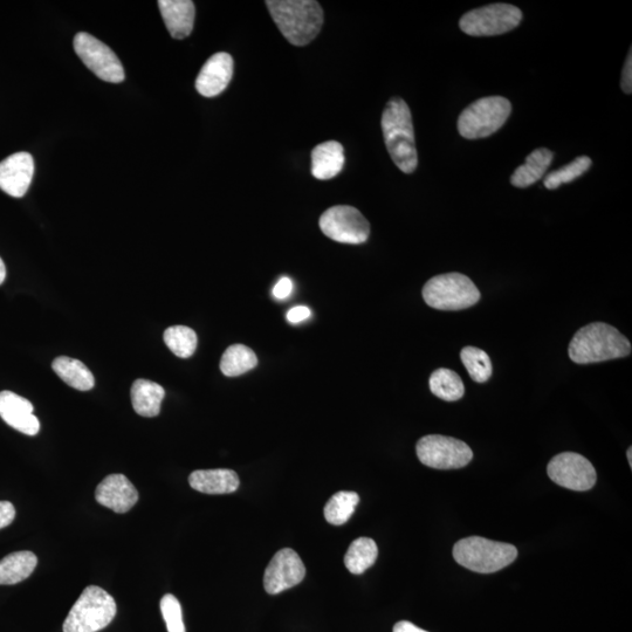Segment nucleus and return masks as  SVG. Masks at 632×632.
<instances>
[{
	"label": "nucleus",
	"mask_w": 632,
	"mask_h": 632,
	"mask_svg": "<svg viewBox=\"0 0 632 632\" xmlns=\"http://www.w3.org/2000/svg\"><path fill=\"white\" fill-rule=\"evenodd\" d=\"M266 5L280 32L294 46L312 43L324 25V11L314 0H267Z\"/></svg>",
	"instance_id": "f257e3e1"
},
{
	"label": "nucleus",
	"mask_w": 632,
	"mask_h": 632,
	"mask_svg": "<svg viewBox=\"0 0 632 632\" xmlns=\"http://www.w3.org/2000/svg\"><path fill=\"white\" fill-rule=\"evenodd\" d=\"M382 132L391 160L404 174L418 166L414 125L410 108L403 99H391L382 115Z\"/></svg>",
	"instance_id": "f03ea898"
},
{
	"label": "nucleus",
	"mask_w": 632,
	"mask_h": 632,
	"mask_svg": "<svg viewBox=\"0 0 632 632\" xmlns=\"http://www.w3.org/2000/svg\"><path fill=\"white\" fill-rule=\"evenodd\" d=\"M631 353V343L613 326L594 322L582 327L569 343L570 360L577 364L622 359Z\"/></svg>",
	"instance_id": "7ed1b4c3"
},
{
	"label": "nucleus",
	"mask_w": 632,
	"mask_h": 632,
	"mask_svg": "<svg viewBox=\"0 0 632 632\" xmlns=\"http://www.w3.org/2000/svg\"><path fill=\"white\" fill-rule=\"evenodd\" d=\"M453 558L472 572L492 574L510 566L518 558V549L504 542L470 537L457 542Z\"/></svg>",
	"instance_id": "20e7f679"
},
{
	"label": "nucleus",
	"mask_w": 632,
	"mask_h": 632,
	"mask_svg": "<svg viewBox=\"0 0 632 632\" xmlns=\"http://www.w3.org/2000/svg\"><path fill=\"white\" fill-rule=\"evenodd\" d=\"M118 613L112 595L100 587L89 586L72 607L64 622V632H99L111 624Z\"/></svg>",
	"instance_id": "39448f33"
},
{
	"label": "nucleus",
	"mask_w": 632,
	"mask_h": 632,
	"mask_svg": "<svg viewBox=\"0 0 632 632\" xmlns=\"http://www.w3.org/2000/svg\"><path fill=\"white\" fill-rule=\"evenodd\" d=\"M512 113L503 96H489L466 107L458 119V132L467 140L485 139L503 127Z\"/></svg>",
	"instance_id": "423d86ee"
},
{
	"label": "nucleus",
	"mask_w": 632,
	"mask_h": 632,
	"mask_svg": "<svg viewBox=\"0 0 632 632\" xmlns=\"http://www.w3.org/2000/svg\"><path fill=\"white\" fill-rule=\"evenodd\" d=\"M427 305L439 311H462L477 304L480 292L462 273H446L431 278L423 288Z\"/></svg>",
	"instance_id": "0eeeda50"
},
{
	"label": "nucleus",
	"mask_w": 632,
	"mask_h": 632,
	"mask_svg": "<svg viewBox=\"0 0 632 632\" xmlns=\"http://www.w3.org/2000/svg\"><path fill=\"white\" fill-rule=\"evenodd\" d=\"M522 12L511 4H491L470 12L460 19V29L472 37H493L518 27Z\"/></svg>",
	"instance_id": "6e6552de"
},
{
	"label": "nucleus",
	"mask_w": 632,
	"mask_h": 632,
	"mask_svg": "<svg viewBox=\"0 0 632 632\" xmlns=\"http://www.w3.org/2000/svg\"><path fill=\"white\" fill-rule=\"evenodd\" d=\"M416 452L419 462L437 470L463 469L473 458L469 445L459 439L441 435L419 439Z\"/></svg>",
	"instance_id": "1a4fd4ad"
},
{
	"label": "nucleus",
	"mask_w": 632,
	"mask_h": 632,
	"mask_svg": "<svg viewBox=\"0 0 632 632\" xmlns=\"http://www.w3.org/2000/svg\"><path fill=\"white\" fill-rule=\"evenodd\" d=\"M74 50L89 70L99 79L120 84L126 78L125 68L111 47L91 36L80 32L74 38Z\"/></svg>",
	"instance_id": "9d476101"
},
{
	"label": "nucleus",
	"mask_w": 632,
	"mask_h": 632,
	"mask_svg": "<svg viewBox=\"0 0 632 632\" xmlns=\"http://www.w3.org/2000/svg\"><path fill=\"white\" fill-rule=\"evenodd\" d=\"M319 225L325 236L343 244H363L370 235L367 219L359 210L348 205L333 206L325 211Z\"/></svg>",
	"instance_id": "9b49d317"
},
{
	"label": "nucleus",
	"mask_w": 632,
	"mask_h": 632,
	"mask_svg": "<svg viewBox=\"0 0 632 632\" xmlns=\"http://www.w3.org/2000/svg\"><path fill=\"white\" fill-rule=\"evenodd\" d=\"M547 473L555 484L577 492L592 490L597 480L593 464L575 452L555 456L548 464Z\"/></svg>",
	"instance_id": "f8f14e48"
},
{
	"label": "nucleus",
	"mask_w": 632,
	"mask_h": 632,
	"mask_svg": "<svg viewBox=\"0 0 632 632\" xmlns=\"http://www.w3.org/2000/svg\"><path fill=\"white\" fill-rule=\"evenodd\" d=\"M306 576V567L293 549L285 548L273 556L264 575L267 594L277 595L298 586Z\"/></svg>",
	"instance_id": "ddd939ff"
},
{
	"label": "nucleus",
	"mask_w": 632,
	"mask_h": 632,
	"mask_svg": "<svg viewBox=\"0 0 632 632\" xmlns=\"http://www.w3.org/2000/svg\"><path fill=\"white\" fill-rule=\"evenodd\" d=\"M34 175V160L29 153H17L0 162V189L22 198L29 191Z\"/></svg>",
	"instance_id": "4468645a"
},
{
	"label": "nucleus",
	"mask_w": 632,
	"mask_h": 632,
	"mask_svg": "<svg viewBox=\"0 0 632 632\" xmlns=\"http://www.w3.org/2000/svg\"><path fill=\"white\" fill-rule=\"evenodd\" d=\"M95 499L115 513H127L139 501V492L123 474H111L102 480L95 491Z\"/></svg>",
	"instance_id": "2eb2a0df"
},
{
	"label": "nucleus",
	"mask_w": 632,
	"mask_h": 632,
	"mask_svg": "<svg viewBox=\"0 0 632 632\" xmlns=\"http://www.w3.org/2000/svg\"><path fill=\"white\" fill-rule=\"evenodd\" d=\"M33 404L12 391L0 393V417L11 428L27 436H36L40 430L39 419L33 414Z\"/></svg>",
	"instance_id": "dca6fc26"
},
{
	"label": "nucleus",
	"mask_w": 632,
	"mask_h": 632,
	"mask_svg": "<svg viewBox=\"0 0 632 632\" xmlns=\"http://www.w3.org/2000/svg\"><path fill=\"white\" fill-rule=\"evenodd\" d=\"M232 77V57L228 53L219 52L206 61L199 72L196 80L197 92L205 98H215L225 91Z\"/></svg>",
	"instance_id": "f3484780"
},
{
	"label": "nucleus",
	"mask_w": 632,
	"mask_h": 632,
	"mask_svg": "<svg viewBox=\"0 0 632 632\" xmlns=\"http://www.w3.org/2000/svg\"><path fill=\"white\" fill-rule=\"evenodd\" d=\"M161 15L170 36L174 39L188 38L194 30L196 9L190 0H160Z\"/></svg>",
	"instance_id": "a211bd4d"
},
{
	"label": "nucleus",
	"mask_w": 632,
	"mask_h": 632,
	"mask_svg": "<svg viewBox=\"0 0 632 632\" xmlns=\"http://www.w3.org/2000/svg\"><path fill=\"white\" fill-rule=\"evenodd\" d=\"M345 162V149L341 143H321L312 151V174L320 181L332 180L341 173Z\"/></svg>",
	"instance_id": "6ab92c4d"
},
{
	"label": "nucleus",
	"mask_w": 632,
	"mask_h": 632,
	"mask_svg": "<svg viewBox=\"0 0 632 632\" xmlns=\"http://www.w3.org/2000/svg\"><path fill=\"white\" fill-rule=\"evenodd\" d=\"M192 489L205 494H229L240 485L238 474L228 469L198 470L189 477Z\"/></svg>",
	"instance_id": "aec40b11"
},
{
	"label": "nucleus",
	"mask_w": 632,
	"mask_h": 632,
	"mask_svg": "<svg viewBox=\"0 0 632 632\" xmlns=\"http://www.w3.org/2000/svg\"><path fill=\"white\" fill-rule=\"evenodd\" d=\"M554 160V154L546 148H539L528 155L526 162L514 171L511 177L513 187L525 189L544 178Z\"/></svg>",
	"instance_id": "412c9836"
},
{
	"label": "nucleus",
	"mask_w": 632,
	"mask_h": 632,
	"mask_svg": "<svg viewBox=\"0 0 632 632\" xmlns=\"http://www.w3.org/2000/svg\"><path fill=\"white\" fill-rule=\"evenodd\" d=\"M130 395L136 414L150 418L160 415L166 390L158 383L141 379L134 382Z\"/></svg>",
	"instance_id": "4be33fe9"
},
{
	"label": "nucleus",
	"mask_w": 632,
	"mask_h": 632,
	"mask_svg": "<svg viewBox=\"0 0 632 632\" xmlns=\"http://www.w3.org/2000/svg\"><path fill=\"white\" fill-rule=\"evenodd\" d=\"M37 565V555L29 551L6 556L0 560V586L17 585L29 579Z\"/></svg>",
	"instance_id": "5701e85b"
},
{
	"label": "nucleus",
	"mask_w": 632,
	"mask_h": 632,
	"mask_svg": "<svg viewBox=\"0 0 632 632\" xmlns=\"http://www.w3.org/2000/svg\"><path fill=\"white\" fill-rule=\"evenodd\" d=\"M54 372L75 390L88 391L94 388V376L84 363L72 357L60 356L52 363Z\"/></svg>",
	"instance_id": "b1692460"
},
{
	"label": "nucleus",
	"mask_w": 632,
	"mask_h": 632,
	"mask_svg": "<svg viewBox=\"0 0 632 632\" xmlns=\"http://www.w3.org/2000/svg\"><path fill=\"white\" fill-rule=\"evenodd\" d=\"M379 556L376 542L369 538H359L352 542L345 556V565L350 573L360 575L374 566Z\"/></svg>",
	"instance_id": "393cba45"
},
{
	"label": "nucleus",
	"mask_w": 632,
	"mask_h": 632,
	"mask_svg": "<svg viewBox=\"0 0 632 632\" xmlns=\"http://www.w3.org/2000/svg\"><path fill=\"white\" fill-rule=\"evenodd\" d=\"M429 386L432 394L446 402L458 401L465 394L462 379L451 369H437L430 376Z\"/></svg>",
	"instance_id": "a878e982"
},
{
	"label": "nucleus",
	"mask_w": 632,
	"mask_h": 632,
	"mask_svg": "<svg viewBox=\"0 0 632 632\" xmlns=\"http://www.w3.org/2000/svg\"><path fill=\"white\" fill-rule=\"evenodd\" d=\"M258 366V357L244 345H233L225 350L221 360V370L225 376L237 377Z\"/></svg>",
	"instance_id": "bb28decb"
},
{
	"label": "nucleus",
	"mask_w": 632,
	"mask_h": 632,
	"mask_svg": "<svg viewBox=\"0 0 632 632\" xmlns=\"http://www.w3.org/2000/svg\"><path fill=\"white\" fill-rule=\"evenodd\" d=\"M359 503V494L355 492L342 491L335 493L325 506V518L331 525H345L352 518Z\"/></svg>",
	"instance_id": "cd10ccee"
},
{
	"label": "nucleus",
	"mask_w": 632,
	"mask_h": 632,
	"mask_svg": "<svg viewBox=\"0 0 632 632\" xmlns=\"http://www.w3.org/2000/svg\"><path fill=\"white\" fill-rule=\"evenodd\" d=\"M164 342L176 356L189 359L196 352L197 334L187 326L169 327L163 334Z\"/></svg>",
	"instance_id": "c85d7f7f"
},
{
	"label": "nucleus",
	"mask_w": 632,
	"mask_h": 632,
	"mask_svg": "<svg viewBox=\"0 0 632 632\" xmlns=\"http://www.w3.org/2000/svg\"><path fill=\"white\" fill-rule=\"evenodd\" d=\"M460 359L474 382L485 383L491 379L492 362L484 350L477 347H465L460 353Z\"/></svg>",
	"instance_id": "c756f323"
},
{
	"label": "nucleus",
	"mask_w": 632,
	"mask_h": 632,
	"mask_svg": "<svg viewBox=\"0 0 632 632\" xmlns=\"http://www.w3.org/2000/svg\"><path fill=\"white\" fill-rule=\"evenodd\" d=\"M592 160L588 156H580L575 158L573 162L567 164L559 170L552 171L551 174L545 176L544 184L549 190H555L562 184H567L581 177L592 167Z\"/></svg>",
	"instance_id": "7c9ffc66"
},
{
	"label": "nucleus",
	"mask_w": 632,
	"mask_h": 632,
	"mask_svg": "<svg viewBox=\"0 0 632 632\" xmlns=\"http://www.w3.org/2000/svg\"><path fill=\"white\" fill-rule=\"evenodd\" d=\"M161 611L168 632H185L181 603L174 595L167 594L162 597Z\"/></svg>",
	"instance_id": "2f4dec72"
},
{
	"label": "nucleus",
	"mask_w": 632,
	"mask_h": 632,
	"mask_svg": "<svg viewBox=\"0 0 632 632\" xmlns=\"http://www.w3.org/2000/svg\"><path fill=\"white\" fill-rule=\"evenodd\" d=\"M16 518V508L10 501H0V530L12 524Z\"/></svg>",
	"instance_id": "473e14b6"
},
{
	"label": "nucleus",
	"mask_w": 632,
	"mask_h": 632,
	"mask_svg": "<svg viewBox=\"0 0 632 632\" xmlns=\"http://www.w3.org/2000/svg\"><path fill=\"white\" fill-rule=\"evenodd\" d=\"M292 291H293L292 280L290 278L284 277L278 281L276 286H274L273 295H274V298L278 300H284L290 297Z\"/></svg>",
	"instance_id": "72a5a7b5"
},
{
	"label": "nucleus",
	"mask_w": 632,
	"mask_h": 632,
	"mask_svg": "<svg viewBox=\"0 0 632 632\" xmlns=\"http://www.w3.org/2000/svg\"><path fill=\"white\" fill-rule=\"evenodd\" d=\"M622 89L625 94L632 93V53L628 54L627 60H625V64L622 72Z\"/></svg>",
	"instance_id": "f704fd0d"
},
{
	"label": "nucleus",
	"mask_w": 632,
	"mask_h": 632,
	"mask_svg": "<svg viewBox=\"0 0 632 632\" xmlns=\"http://www.w3.org/2000/svg\"><path fill=\"white\" fill-rule=\"evenodd\" d=\"M311 314V309L308 307L295 306L287 313V320L290 321L292 325H297L308 319Z\"/></svg>",
	"instance_id": "c9c22d12"
},
{
	"label": "nucleus",
	"mask_w": 632,
	"mask_h": 632,
	"mask_svg": "<svg viewBox=\"0 0 632 632\" xmlns=\"http://www.w3.org/2000/svg\"><path fill=\"white\" fill-rule=\"evenodd\" d=\"M393 632H428L421 628L416 627L415 624H412L408 621H401L395 624Z\"/></svg>",
	"instance_id": "e433bc0d"
},
{
	"label": "nucleus",
	"mask_w": 632,
	"mask_h": 632,
	"mask_svg": "<svg viewBox=\"0 0 632 632\" xmlns=\"http://www.w3.org/2000/svg\"><path fill=\"white\" fill-rule=\"evenodd\" d=\"M6 279V267L2 258H0V285L4 283Z\"/></svg>",
	"instance_id": "4c0bfd02"
},
{
	"label": "nucleus",
	"mask_w": 632,
	"mask_h": 632,
	"mask_svg": "<svg viewBox=\"0 0 632 632\" xmlns=\"http://www.w3.org/2000/svg\"><path fill=\"white\" fill-rule=\"evenodd\" d=\"M632 449L630 448L627 452V457L629 460L630 467L632 466V457H631Z\"/></svg>",
	"instance_id": "58836bf2"
}]
</instances>
